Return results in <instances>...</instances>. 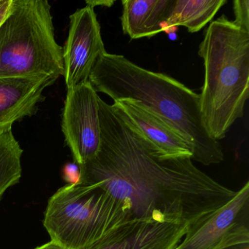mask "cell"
Listing matches in <instances>:
<instances>
[{"label": "cell", "mask_w": 249, "mask_h": 249, "mask_svg": "<svg viewBox=\"0 0 249 249\" xmlns=\"http://www.w3.org/2000/svg\"><path fill=\"white\" fill-rule=\"evenodd\" d=\"M55 82L52 78H0V134L33 116L44 100L45 89Z\"/></svg>", "instance_id": "30bf717a"}, {"label": "cell", "mask_w": 249, "mask_h": 249, "mask_svg": "<svg viewBox=\"0 0 249 249\" xmlns=\"http://www.w3.org/2000/svg\"><path fill=\"white\" fill-rule=\"evenodd\" d=\"M101 147L79 165L81 182L95 185L135 219L191 227L224 206L236 192L189 157H167L113 106L98 99Z\"/></svg>", "instance_id": "6da1fadb"}, {"label": "cell", "mask_w": 249, "mask_h": 249, "mask_svg": "<svg viewBox=\"0 0 249 249\" xmlns=\"http://www.w3.org/2000/svg\"><path fill=\"white\" fill-rule=\"evenodd\" d=\"M111 106L165 157L192 159V145L176 129L144 107L140 102L119 100Z\"/></svg>", "instance_id": "9c48e42d"}, {"label": "cell", "mask_w": 249, "mask_h": 249, "mask_svg": "<svg viewBox=\"0 0 249 249\" xmlns=\"http://www.w3.org/2000/svg\"><path fill=\"white\" fill-rule=\"evenodd\" d=\"M35 249H68L62 246V245L59 244L56 242L52 240L49 243H46V244L43 245V246H39V247L36 248Z\"/></svg>", "instance_id": "d6986e66"}, {"label": "cell", "mask_w": 249, "mask_h": 249, "mask_svg": "<svg viewBox=\"0 0 249 249\" xmlns=\"http://www.w3.org/2000/svg\"><path fill=\"white\" fill-rule=\"evenodd\" d=\"M249 202L247 180L226 205L189 227L174 249H227L249 244V226L243 219Z\"/></svg>", "instance_id": "52a82bcc"}, {"label": "cell", "mask_w": 249, "mask_h": 249, "mask_svg": "<svg viewBox=\"0 0 249 249\" xmlns=\"http://www.w3.org/2000/svg\"><path fill=\"white\" fill-rule=\"evenodd\" d=\"M64 180L69 184H78L81 182V170L76 163H68L62 169Z\"/></svg>", "instance_id": "2e32d148"}, {"label": "cell", "mask_w": 249, "mask_h": 249, "mask_svg": "<svg viewBox=\"0 0 249 249\" xmlns=\"http://www.w3.org/2000/svg\"><path fill=\"white\" fill-rule=\"evenodd\" d=\"M198 54L205 67L201 114L210 136L219 141L243 117L249 98V32L222 15L205 30Z\"/></svg>", "instance_id": "3957f363"}, {"label": "cell", "mask_w": 249, "mask_h": 249, "mask_svg": "<svg viewBox=\"0 0 249 249\" xmlns=\"http://www.w3.org/2000/svg\"><path fill=\"white\" fill-rule=\"evenodd\" d=\"M175 0H123L122 30L132 40L154 37L163 31Z\"/></svg>", "instance_id": "7c38bea8"}, {"label": "cell", "mask_w": 249, "mask_h": 249, "mask_svg": "<svg viewBox=\"0 0 249 249\" xmlns=\"http://www.w3.org/2000/svg\"><path fill=\"white\" fill-rule=\"evenodd\" d=\"M227 249H249V244L240 245V246H234V247L228 248Z\"/></svg>", "instance_id": "ffe728a7"}, {"label": "cell", "mask_w": 249, "mask_h": 249, "mask_svg": "<svg viewBox=\"0 0 249 249\" xmlns=\"http://www.w3.org/2000/svg\"><path fill=\"white\" fill-rule=\"evenodd\" d=\"M87 5L92 7L94 8L95 6L102 7H111L115 3L114 1L111 0H90V1H86Z\"/></svg>", "instance_id": "ac0fdd59"}, {"label": "cell", "mask_w": 249, "mask_h": 249, "mask_svg": "<svg viewBox=\"0 0 249 249\" xmlns=\"http://www.w3.org/2000/svg\"><path fill=\"white\" fill-rule=\"evenodd\" d=\"M100 30L94 9L89 5L70 17L69 33L62 48L67 90L89 81L99 58L106 53Z\"/></svg>", "instance_id": "ba28073f"}, {"label": "cell", "mask_w": 249, "mask_h": 249, "mask_svg": "<svg viewBox=\"0 0 249 249\" xmlns=\"http://www.w3.org/2000/svg\"><path fill=\"white\" fill-rule=\"evenodd\" d=\"M99 97L89 81L67 91L62 130L78 165L94 159L101 147Z\"/></svg>", "instance_id": "8992f818"}, {"label": "cell", "mask_w": 249, "mask_h": 249, "mask_svg": "<svg viewBox=\"0 0 249 249\" xmlns=\"http://www.w3.org/2000/svg\"><path fill=\"white\" fill-rule=\"evenodd\" d=\"M23 152L12 130L0 134V201L4 193L21 179Z\"/></svg>", "instance_id": "5bb4252c"}, {"label": "cell", "mask_w": 249, "mask_h": 249, "mask_svg": "<svg viewBox=\"0 0 249 249\" xmlns=\"http://www.w3.org/2000/svg\"><path fill=\"white\" fill-rule=\"evenodd\" d=\"M189 226L132 221L89 249H174Z\"/></svg>", "instance_id": "8fae6325"}, {"label": "cell", "mask_w": 249, "mask_h": 249, "mask_svg": "<svg viewBox=\"0 0 249 249\" xmlns=\"http://www.w3.org/2000/svg\"><path fill=\"white\" fill-rule=\"evenodd\" d=\"M98 186L80 183L60 188L48 202L43 225L52 240L68 249H89L136 221Z\"/></svg>", "instance_id": "5b68a950"}, {"label": "cell", "mask_w": 249, "mask_h": 249, "mask_svg": "<svg viewBox=\"0 0 249 249\" xmlns=\"http://www.w3.org/2000/svg\"><path fill=\"white\" fill-rule=\"evenodd\" d=\"M12 5L13 0H0V24L9 14Z\"/></svg>", "instance_id": "e0dca14e"}, {"label": "cell", "mask_w": 249, "mask_h": 249, "mask_svg": "<svg viewBox=\"0 0 249 249\" xmlns=\"http://www.w3.org/2000/svg\"><path fill=\"white\" fill-rule=\"evenodd\" d=\"M234 23L246 31L249 32V0H234Z\"/></svg>", "instance_id": "9a60e30c"}, {"label": "cell", "mask_w": 249, "mask_h": 249, "mask_svg": "<svg viewBox=\"0 0 249 249\" xmlns=\"http://www.w3.org/2000/svg\"><path fill=\"white\" fill-rule=\"evenodd\" d=\"M89 81L97 92L113 102H140L162 119L192 145V161L209 166L224 160L219 141L210 136L204 124L199 94L175 78L106 52L99 58Z\"/></svg>", "instance_id": "7a4b0ae2"}, {"label": "cell", "mask_w": 249, "mask_h": 249, "mask_svg": "<svg viewBox=\"0 0 249 249\" xmlns=\"http://www.w3.org/2000/svg\"><path fill=\"white\" fill-rule=\"evenodd\" d=\"M62 47L46 0H13L0 24V78L63 76Z\"/></svg>", "instance_id": "277c9868"}, {"label": "cell", "mask_w": 249, "mask_h": 249, "mask_svg": "<svg viewBox=\"0 0 249 249\" xmlns=\"http://www.w3.org/2000/svg\"><path fill=\"white\" fill-rule=\"evenodd\" d=\"M227 0H175L164 30L185 27L191 33L200 31L215 17Z\"/></svg>", "instance_id": "4fadbf2b"}]
</instances>
